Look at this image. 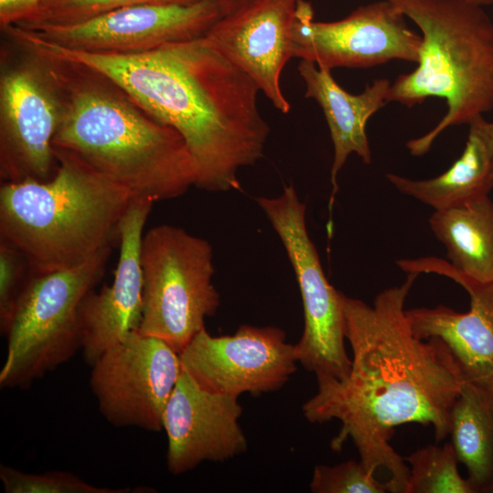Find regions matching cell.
I'll return each mask as SVG.
<instances>
[{
	"instance_id": "obj_1",
	"label": "cell",
	"mask_w": 493,
	"mask_h": 493,
	"mask_svg": "<svg viewBox=\"0 0 493 493\" xmlns=\"http://www.w3.org/2000/svg\"><path fill=\"white\" fill-rule=\"evenodd\" d=\"M418 273L380 292L372 305L342 295L345 337L352 358L343 379L317 374V393L302 406L305 418L341 423L330 447L351 439L360 461L376 475L386 471L391 493H405L406 462L391 446L394 428L432 425L436 443L449 435L450 411L465 379L448 347L436 337L420 339L404 309Z\"/></svg>"
},
{
	"instance_id": "obj_2",
	"label": "cell",
	"mask_w": 493,
	"mask_h": 493,
	"mask_svg": "<svg viewBox=\"0 0 493 493\" xmlns=\"http://www.w3.org/2000/svg\"><path fill=\"white\" fill-rule=\"evenodd\" d=\"M32 47L102 73L174 129L195 163L198 188L239 190L240 169L263 156L269 126L257 107L260 89L205 37L132 54L68 50L38 38Z\"/></svg>"
},
{
	"instance_id": "obj_3",
	"label": "cell",
	"mask_w": 493,
	"mask_h": 493,
	"mask_svg": "<svg viewBox=\"0 0 493 493\" xmlns=\"http://www.w3.org/2000/svg\"><path fill=\"white\" fill-rule=\"evenodd\" d=\"M28 52L40 59L59 100L54 147L74 152L135 196L153 202L181 196L195 186V163L174 129L152 118L102 73Z\"/></svg>"
},
{
	"instance_id": "obj_4",
	"label": "cell",
	"mask_w": 493,
	"mask_h": 493,
	"mask_svg": "<svg viewBox=\"0 0 493 493\" xmlns=\"http://www.w3.org/2000/svg\"><path fill=\"white\" fill-rule=\"evenodd\" d=\"M47 181L3 183L1 239L26 258L32 274L80 265L119 239V224L135 195L72 152L54 147Z\"/></svg>"
},
{
	"instance_id": "obj_5",
	"label": "cell",
	"mask_w": 493,
	"mask_h": 493,
	"mask_svg": "<svg viewBox=\"0 0 493 493\" xmlns=\"http://www.w3.org/2000/svg\"><path fill=\"white\" fill-rule=\"evenodd\" d=\"M422 32L418 67L391 84L387 101L407 107L428 97L446 100L447 112L406 146L426 153L449 126L469 124L493 110V21L467 0H389Z\"/></svg>"
},
{
	"instance_id": "obj_6",
	"label": "cell",
	"mask_w": 493,
	"mask_h": 493,
	"mask_svg": "<svg viewBox=\"0 0 493 493\" xmlns=\"http://www.w3.org/2000/svg\"><path fill=\"white\" fill-rule=\"evenodd\" d=\"M111 246L74 267L31 274L5 334L1 388H26L81 349L79 305L102 277Z\"/></svg>"
},
{
	"instance_id": "obj_7",
	"label": "cell",
	"mask_w": 493,
	"mask_h": 493,
	"mask_svg": "<svg viewBox=\"0 0 493 493\" xmlns=\"http://www.w3.org/2000/svg\"><path fill=\"white\" fill-rule=\"evenodd\" d=\"M141 267L143 304L138 331L165 341L180 354L220 305L212 282V246L183 228L156 226L143 234Z\"/></svg>"
},
{
	"instance_id": "obj_8",
	"label": "cell",
	"mask_w": 493,
	"mask_h": 493,
	"mask_svg": "<svg viewBox=\"0 0 493 493\" xmlns=\"http://www.w3.org/2000/svg\"><path fill=\"white\" fill-rule=\"evenodd\" d=\"M257 204L278 235L293 267L302 299L304 328L294 344L298 362L315 375L345 378L351 359L345 348L342 293L328 281L306 225V205L292 185Z\"/></svg>"
},
{
	"instance_id": "obj_9",
	"label": "cell",
	"mask_w": 493,
	"mask_h": 493,
	"mask_svg": "<svg viewBox=\"0 0 493 493\" xmlns=\"http://www.w3.org/2000/svg\"><path fill=\"white\" fill-rule=\"evenodd\" d=\"M91 367L89 386L109 423L163 430V413L182 372L179 353L169 344L137 330Z\"/></svg>"
},
{
	"instance_id": "obj_10",
	"label": "cell",
	"mask_w": 493,
	"mask_h": 493,
	"mask_svg": "<svg viewBox=\"0 0 493 493\" xmlns=\"http://www.w3.org/2000/svg\"><path fill=\"white\" fill-rule=\"evenodd\" d=\"M292 58L334 68H366L399 59L418 62L422 37L389 1L362 5L332 22L313 20L311 4L299 0L291 26Z\"/></svg>"
},
{
	"instance_id": "obj_11",
	"label": "cell",
	"mask_w": 493,
	"mask_h": 493,
	"mask_svg": "<svg viewBox=\"0 0 493 493\" xmlns=\"http://www.w3.org/2000/svg\"><path fill=\"white\" fill-rule=\"evenodd\" d=\"M26 58L0 77V176L3 183L47 181L58 166L53 140L59 100L40 59Z\"/></svg>"
},
{
	"instance_id": "obj_12",
	"label": "cell",
	"mask_w": 493,
	"mask_h": 493,
	"mask_svg": "<svg viewBox=\"0 0 493 493\" xmlns=\"http://www.w3.org/2000/svg\"><path fill=\"white\" fill-rule=\"evenodd\" d=\"M183 370L204 389L239 397L280 389L297 370L294 344L278 327L242 325L233 335L203 329L180 352Z\"/></svg>"
},
{
	"instance_id": "obj_13",
	"label": "cell",
	"mask_w": 493,
	"mask_h": 493,
	"mask_svg": "<svg viewBox=\"0 0 493 493\" xmlns=\"http://www.w3.org/2000/svg\"><path fill=\"white\" fill-rule=\"evenodd\" d=\"M222 16L215 0H200L187 5H138L72 25L26 31L68 50L132 54L204 37Z\"/></svg>"
},
{
	"instance_id": "obj_14",
	"label": "cell",
	"mask_w": 493,
	"mask_h": 493,
	"mask_svg": "<svg viewBox=\"0 0 493 493\" xmlns=\"http://www.w3.org/2000/svg\"><path fill=\"white\" fill-rule=\"evenodd\" d=\"M407 273H436L462 286L470 309L457 312L446 306L406 310L413 333L420 339H441L452 352L466 382L493 396V281H478L434 257L401 259Z\"/></svg>"
},
{
	"instance_id": "obj_15",
	"label": "cell",
	"mask_w": 493,
	"mask_h": 493,
	"mask_svg": "<svg viewBox=\"0 0 493 493\" xmlns=\"http://www.w3.org/2000/svg\"><path fill=\"white\" fill-rule=\"evenodd\" d=\"M242 411L237 397L202 388L182 368L163 418L169 472L181 475L205 461L223 462L245 453Z\"/></svg>"
},
{
	"instance_id": "obj_16",
	"label": "cell",
	"mask_w": 493,
	"mask_h": 493,
	"mask_svg": "<svg viewBox=\"0 0 493 493\" xmlns=\"http://www.w3.org/2000/svg\"><path fill=\"white\" fill-rule=\"evenodd\" d=\"M299 1L250 0L220 17L204 37L250 77L282 113L290 110L280 77L292 58L291 26Z\"/></svg>"
},
{
	"instance_id": "obj_17",
	"label": "cell",
	"mask_w": 493,
	"mask_h": 493,
	"mask_svg": "<svg viewBox=\"0 0 493 493\" xmlns=\"http://www.w3.org/2000/svg\"><path fill=\"white\" fill-rule=\"evenodd\" d=\"M153 203L147 197L132 199L119 224L120 255L114 279L99 293L90 290L79 305L81 350L90 366L139 330L143 304L141 244Z\"/></svg>"
},
{
	"instance_id": "obj_18",
	"label": "cell",
	"mask_w": 493,
	"mask_h": 493,
	"mask_svg": "<svg viewBox=\"0 0 493 493\" xmlns=\"http://www.w3.org/2000/svg\"><path fill=\"white\" fill-rule=\"evenodd\" d=\"M298 69L306 85L305 97L319 103L330 132L334 150L330 169V208L338 190L337 175L348 156L356 153L364 163H372L366 124L377 110L388 103L391 83L387 79H377L362 93L353 95L335 81L330 70L319 68L312 61L301 59Z\"/></svg>"
},
{
	"instance_id": "obj_19",
	"label": "cell",
	"mask_w": 493,
	"mask_h": 493,
	"mask_svg": "<svg viewBox=\"0 0 493 493\" xmlns=\"http://www.w3.org/2000/svg\"><path fill=\"white\" fill-rule=\"evenodd\" d=\"M483 116L469 125L465 149L452 166L427 180H413L387 173L388 181L401 193L435 210L487 196L493 189V138Z\"/></svg>"
},
{
	"instance_id": "obj_20",
	"label": "cell",
	"mask_w": 493,
	"mask_h": 493,
	"mask_svg": "<svg viewBox=\"0 0 493 493\" xmlns=\"http://www.w3.org/2000/svg\"><path fill=\"white\" fill-rule=\"evenodd\" d=\"M429 224L456 270L478 281H493V201L489 195L435 210Z\"/></svg>"
},
{
	"instance_id": "obj_21",
	"label": "cell",
	"mask_w": 493,
	"mask_h": 493,
	"mask_svg": "<svg viewBox=\"0 0 493 493\" xmlns=\"http://www.w3.org/2000/svg\"><path fill=\"white\" fill-rule=\"evenodd\" d=\"M449 435L474 493H493V396L465 382L450 411Z\"/></svg>"
},
{
	"instance_id": "obj_22",
	"label": "cell",
	"mask_w": 493,
	"mask_h": 493,
	"mask_svg": "<svg viewBox=\"0 0 493 493\" xmlns=\"http://www.w3.org/2000/svg\"><path fill=\"white\" fill-rule=\"evenodd\" d=\"M410 466L405 493H474L458 471L453 445H429L404 457Z\"/></svg>"
},
{
	"instance_id": "obj_23",
	"label": "cell",
	"mask_w": 493,
	"mask_h": 493,
	"mask_svg": "<svg viewBox=\"0 0 493 493\" xmlns=\"http://www.w3.org/2000/svg\"><path fill=\"white\" fill-rule=\"evenodd\" d=\"M200 0H41L37 11L25 21L13 25L26 30L48 26H67L105 13L138 5H193Z\"/></svg>"
},
{
	"instance_id": "obj_24",
	"label": "cell",
	"mask_w": 493,
	"mask_h": 493,
	"mask_svg": "<svg viewBox=\"0 0 493 493\" xmlns=\"http://www.w3.org/2000/svg\"><path fill=\"white\" fill-rule=\"evenodd\" d=\"M0 480L5 493H131L145 492L131 488L92 485L66 471L27 473L13 467L0 466Z\"/></svg>"
},
{
	"instance_id": "obj_25",
	"label": "cell",
	"mask_w": 493,
	"mask_h": 493,
	"mask_svg": "<svg viewBox=\"0 0 493 493\" xmlns=\"http://www.w3.org/2000/svg\"><path fill=\"white\" fill-rule=\"evenodd\" d=\"M313 493H389L387 481L370 473L353 459L335 465L316 466L309 483Z\"/></svg>"
},
{
	"instance_id": "obj_26",
	"label": "cell",
	"mask_w": 493,
	"mask_h": 493,
	"mask_svg": "<svg viewBox=\"0 0 493 493\" xmlns=\"http://www.w3.org/2000/svg\"><path fill=\"white\" fill-rule=\"evenodd\" d=\"M26 267L25 256L5 240L0 241V328L5 334L17 299L25 287Z\"/></svg>"
},
{
	"instance_id": "obj_27",
	"label": "cell",
	"mask_w": 493,
	"mask_h": 493,
	"mask_svg": "<svg viewBox=\"0 0 493 493\" xmlns=\"http://www.w3.org/2000/svg\"><path fill=\"white\" fill-rule=\"evenodd\" d=\"M41 0H0V25L2 28L19 24L32 16Z\"/></svg>"
},
{
	"instance_id": "obj_28",
	"label": "cell",
	"mask_w": 493,
	"mask_h": 493,
	"mask_svg": "<svg viewBox=\"0 0 493 493\" xmlns=\"http://www.w3.org/2000/svg\"><path fill=\"white\" fill-rule=\"evenodd\" d=\"M222 11L223 16L228 15L250 0H215Z\"/></svg>"
},
{
	"instance_id": "obj_29",
	"label": "cell",
	"mask_w": 493,
	"mask_h": 493,
	"mask_svg": "<svg viewBox=\"0 0 493 493\" xmlns=\"http://www.w3.org/2000/svg\"><path fill=\"white\" fill-rule=\"evenodd\" d=\"M467 1L477 4L478 5H481V6L493 5V0H467Z\"/></svg>"
},
{
	"instance_id": "obj_30",
	"label": "cell",
	"mask_w": 493,
	"mask_h": 493,
	"mask_svg": "<svg viewBox=\"0 0 493 493\" xmlns=\"http://www.w3.org/2000/svg\"><path fill=\"white\" fill-rule=\"evenodd\" d=\"M488 131L493 138V122L488 121Z\"/></svg>"
}]
</instances>
